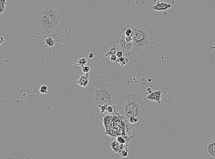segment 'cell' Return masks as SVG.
<instances>
[{"instance_id":"obj_30","label":"cell","mask_w":215,"mask_h":159,"mask_svg":"<svg viewBox=\"0 0 215 159\" xmlns=\"http://www.w3.org/2000/svg\"><path fill=\"white\" fill-rule=\"evenodd\" d=\"M214 41L215 42V39L214 40ZM209 48H210V50H213V49H215V46H209Z\"/></svg>"},{"instance_id":"obj_12","label":"cell","mask_w":215,"mask_h":159,"mask_svg":"<svg viewBox=\"0 0 215 159\" xmlns=\"http://www.w3.org/2000/svg\"><path fill=\"white\" fill-rule=\"evenodd\" d=\"M134 136V135L131 136L130 135H128L127 134H123L122 135L118 136L117 138V140L120 143L128 145L129 142L133 138Z\"/></svg>"},{"instance_id":"obj_22","label":"cell","mask_w":215,"mask_h":159,"mask_svg":"<svg viewBox=\"0 0 215 159\" xmlns=\"http://www.w3.org/2000/svg\"><path fill=\"white\" fill-rule=\"evenodd\" d=\"M117 59H118V57H117L116 55H115V54L110 56V60L111 61L116 62Z\"/></svg>"},{"instance_id":"obj_3","label":"cell","mask_w":215,"mask_h":159,"mask_svg":"<svg viewBox=\"0 0 215 159\" xmlns=\"http://www.w3.org/2000/svg\"><path fill=\"white\" fill-rule=\"evenodd\" d=\"M143 96L142 88L133 94H129L123 90L117 104L118 113L128 120L131 117L138 118L141 126H145L144 118L147 117L145 110L148 105L143 100Z\"/></svg>"},{"instance_id":"obj_31","label":"cell","mask_w":215,"mask_h":159,"mask_svg":"<svg viewBox=\"0 0 215 159\" xmlns=\"http://www.w3.org/2000/svg\"><path fill=\"white\" fill-rule=\"evenodd\" d=\"M0 42H1V43H0V44H2V43L4 41V39L2 38V37H0Z\"/></svg>"},{"instance_id":"obj_10","label":"cell","mask_w":215,"mask_h":159,"mask_svg":"<svg viewBox=\"0 0 215 159\" xmlns=\"http://www.w3.org/2000/svg\"><path fill=\"white\" fill-rule=\"evenodd\" d=\"M162 91L161 90H158L150 94H149L147 96V99L150 100L156 101L159 104H161V98Z\"/></svg>"},{"instance_id":"obj_11","label":"cell","mask_w":215,"mask_h":159,"mask_svg":"<svg viewBox=\"0 0 215 159\" xmlns=\"http://www.w3.org/2000/svg\"><path fill=\"white\" fill-rule=\"evenodd\" d=\"M110 146L115 153H119L120 150L128 147V145L120 143L117 140H113L110 143Z\"/></svg>"},{"instance_id":"obj_24","label":"cell","mask_w":215,"mask_h":159,"mask_svg":"<svg viewBox=\"0 0 215 159\" xmlns=\"http://www.w3.org/2000/svg\"><path fill=\"white\" fill-rule=\"evenodd\" d=\"M123 52L122 51H118L116 53L117 57H118V58H120V57H123Z\"/></svg>"},{"instance_id":"obj_25","label":"cell","mask_w":215,"mask_h":159,"mask_svg":"<svg viewBox=\"0 0 215 159\" xmlns=\"http://www.w3.org/2000/svg\"><path fill=\"white\" fill-rule=\"evenodd\" d=\"M125 39H126V41L128 43H130V42H133V38L132 37L126 36Z\"/></svg>"},{"instance_id":"obj_7","label":"cell","mask_w":215,"mask_h":159,"mask_svg":"<svg viewBox=\"0 0 215 159\" xmlns=\"http://www.w3.org/2000/svg\"><path fill=\"white\" fill-rule=\"evenodd\" d=\"M42 12L51 20L56 25L59 24L60 16L56 10L51 6H47L43 9Z\"/></svg>"},{"instance_id":"obj_16","label":"cell","mask_w":215,"mask_h":159,"mask_svg":"<svg viewBox=\"0 0 215 159\" xmlns=\"http://www.w3.org/2000/svg\"><path fill=\"white\" fill-rule=\"evenodd\" d=\"M125 35L127 37H133L134 35V31L133 29L128 27V26H126V29L125 31Z\"/></svg>"},{"instance_id":"obj_17","label":"cell","mask_w":215,"mask_h":159,"mask_svg":"<svg viewBox=\"0 0 215 159\" xmlns=\"http://www.w3.org/2000/svg\"><path fill=\"white\" fill-rule=\"evenodd\" d=\"M119 153L121 155V156L123 157H127L128 155V148H125L121 149L119 151Z\"/></svg>"},{"instance_id":"obj_28","label":"cell","mask_w":215,"mask_h":159,"mask_svg":"<svg viewBox=\"0 0 215 159\" xmlns=\"http://www.w3.org/2000/svg\"><path fill=\"white\" fill-rule=\"evenodd\" d=\"M124 61H125V62H126V63H127V64H128V62H129V59H128V58L126 57H124Z\"/></svg>"},{"instance_id":"obj_6","label":"cell","mask_w":215,"mask_h":159,"mask_svg":"<svg viewBox=\"0 0 215 159\" xmlns=\"http://www.w3.org/2000/svg\"><path fill=\"white\" fill-rule=\"evenodd\" d=\"M89 55L84 52H78L73 55V63L74 67H77L78 70L81 69L84 66L87 65L89 62Z\"/></svg>"},{"instance_id":"obj_14","label":"cell","mask_w":215,"mask_h":159,"mask_svg":"<svg viewBox=\"0 0 215 159\" xmlns=\"http://www.w3.org/2000/svg\"><path fill=\"white\" fill-rule=\"evenodd\" d=\"M135 4L138 7H140L141 6H148L151 3L152 0H134Z\"/></svg>"},{"instance_id":"obj_21","label":"cell","mask_w":215,"mask_h":159,"mask_svg":"<svg viewBox=\"0 0 215 159\" xmlns=\"http://www.w3.org/2000/svg\"><path fill=\"white\" fill-rule=\"evenodd\" d=\"M106 112H107L109 114H111V115H113V107L112 105L109 106L107 107L106 109Z\"/></svg>"},{"instance_id":"obj_15","label":"cell","mask_w":215,"mask_h":159,"mask_svg":"<svg viewBox=\"0 0 215 159\" xmlns=\"http://www.w3.org/2000/svg\"><path fill=\"white\" fill-rule=\"evenodd\" d=\"M45 43H46V46L47 47H51L54 46L55 41L51 37H48L45 40Z\"/></svg>"},{"instance_id":"obj_9","label":"cell","mask_w":215,"mask_h":159,"mask_svg":"<svg viewBox=\"0 0 215 159\" xmlns=\"http://www.w3.org/2000/svg\"><path fill=\"white\" fill-rule=\"evenodd\" d=\"M173 6L171 4L166 3H161L160 0L158 1L156 4L152 6L151 8L152 10L157 11H163L171 8Z\"/></svg>"},{"instance_id":"obj_19","label":"cell","mask_w":215,"mask_h":159,"mask_svg":"<svg viewBox=\"0 0 215 159\" xmlns=\"http://www.w3.org/2000/svg\"><path fill=\"white\" fill-rule=\"evenodd\" d=\"M90 67L88 66H87V65L84 66L82 68V69L83 73H84L85 74L89 73V72H90Z\"/></svg>"},{"instance_id":"obj_20","label":"cell","mask_w":215,"mask_h":159,"mask_svg":"<svg viewBox=\"0 0 215 159\" xmlns=\"http://www.w3.org/2000/svg\"><path fill=\"white\" fill-rule=\"evenodd\" d=\"M48 92V87L45 85L41 86L40 88V92L42 94H46Z\"/></svg>"},{"instance_id":"obj_2","label":"cell","mask_w":215,"mask_h":159,"mask_svg":"<svg viewBox=\"0 0 215 159\" xmlns=\"http://www.w3.org/2000/svg\"><path fill=\"white\" fill-rule=\"evenodd\" d=\"M133 29L134 35L133 38V49L127 57L133 59L146 57L152 54L155 50L154 46L155 36L154 29L151 26L149 25L146 21H140L128 25Z\"/></svg>"},{"instance_id":"obj_29","label":"cell","mask_w":215,"mask_h":159,"mask_svg":"<svg viewBox=\"0 0 215 159\" xmlns=\"http://www.w3.org/2000/svg\"><path fill=\"white\" fill-rule=\"evenodd\" d=\"M0 4L5 5L6 0H0Z\"/></svg>"},{"instance_id":"obj_23","label":"cell","mask_w":215,"mask_h":159,"mask_svg":"<svg viewBox=\"0 0 215 159\" xmlns=\"http://www.w3.org/2000/svg\"><path fill=\"white\" fill-rule=\"evenodd\" d=\"M5 5H3L0 4V13L1 14L5 10Z\"/></svg>"},{"instance_id":"obj_33","label":"cell","mask_w":215,"mask_h":159,"mask_svg":"<svg viewBox=\"0 0 215 159\" xmlns=\"http://www.w3.org/2000/svg\"><path fill=\"white\" fill-rule=\"evenodd\" d=\"M162 0V1H164V0Z\"/></svg>"},{"instance_id":"obj_13","label":"cell","mask_w":215,"mask_h":159,"mask_svg":"<svg viewBox=\"0 0 215 159\" xmlns=\"http://www.w3.org/2000/svg\"><path fill=\"white\" fill-rule=\"evenodd\" d=\"M89 76V73L85 74V76H81L78 79L77 83L80 85L82 87H86L89 83L88 77Z\"/></svg>"},{"instance_id":"obj_8","label":"cell","mask_w":215,"mask_h":159,"mask_svg":"<svg viewBox=\"0 0 215 159\" xmlns=\"http://www.w3.org/2000/svg\"><path fill=\"white\" fill-rule=\"evenodd\" d=\"M204 153L207 156L215 158V140L211 139L205 144Z\"/></svg>"},{"instance_id":"obj_5","label":"cell","mask_w":215,"mask_h":159,"mask_svg":"<svg viewBox=\"0 0 215 159\" xmlns=\"http://www.w3.org/2000/svg\"><path fill=\"white\" fill-rule=\"evenodd\" d=\"M36 19L41 24L42 29L49 34L51 33L57 26L46 17L42 12L39 14Z\"/></svg>"},{"instance_id":"obj_4","label":"cell","mask_w":215,"mask_h":159,"mask_svg":"<svg viewBox=\"0 0 215 159\" xmlns=\"http://www.w3.org/2000/svg\"><path fill=\"white\" fill-rule=\"evenodd\" d=\"M125 29L126 27L121 29L118 33L117 37V43L120 50L126 55L129 54L132 51L133 42L128 43L126 41V35H125Z\"/></svg>"},{"instance_id":"obj_32","label":"cell","mask_w":215,"mask_h":159,"mask_svg":"<svg viewBox=\"0 0 215 159\" xmlns=\"http://www.w3.org/2000/svg\"><path fill=\"white\" fill-rule=\"evenodd\" d=\"M175 0H172V4H174V2H175Z\"/></svg>"},{"instance_id":"obj_26","label":"cell","mask_w":215,"mask_h":159,"mask_svg":"<svg viewBox=\"0 0 215 159\" xmlns=\"http://www.w3.org/2000/svg\"><path fill=\"white\" fill-rule=\"evenodd\" d=\"M95 55H96V54H95V53L94 52H90L89 54V58H93L94 57H95Z\"/></svg>"},{"instance_id":"obj_1","label":"cell","mask_w":215,"mask_h":159,"mask_svg":"<svg viewBox=\"0 0 215 159\" xmlns=\"http://www.w3.org/2000/svg\"><path fill=\"white\" fill-rule=\"evenodd\" d=\"M117 83L115 79L106 75L99 74L91 78L84 98L91 109L90 116H94L96 121L103 117L100 111L101 106L117 104L123 91Z\"/></svg>"},{"instance_id":"obj_18","label":"cell","mask_w":215,"mask_h":159,"mask_svg":"<svg viewBox=\"0 0 215 159\" xmlns=\"http://www.w3.org/2000/svg\"><path fill=\"white\" fill-rule=\"evenodd\" d=\"M116 53H117V50H116V48L115 45H114L113 46V48H112L110 51L108 52V55H114L116 54Z\"/></svg>"},{"instance_id":"obj_27","label":"cell","mask_w":215,"mask_h":159,"mask_svg":"<svg viewBox=\"0 0 215 159\" xmlns=\"http://www.w3.org/2000/svg\"><path fill=\"white\" fill-rule=\"evenodd\" d=\"M147 92L148 93V94H150V93H151L152 92V89H151V88H147Z\"/></svg>"}]
</instances>
